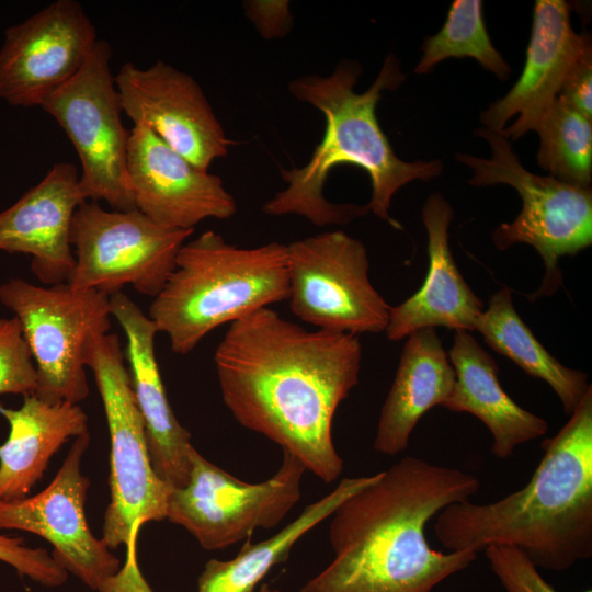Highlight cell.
Listing matches in <instances>:
<instances>
[{"instance_id": "6da1fadb", "label": "cell", "mask_w": 592, "mask_h": 592, "mask_svg": "<svg viewBox=\"0 0 592 592\" xmlns=\"http://www.w3.org/2000/svg\"><path fill=\"white\" fill-rule=\"evenodd\" d=\"M357 335L307 330L266 307L229 325L214 354L225 406L243 428L326 483L343 471L332 423L358 385Z\"/></svg>"}, {"instance_id": "7a4b0ae2", "label": "cell", "mask_w": 592, "mask_h": 592, "mask_svg": "<svg viewBox=\"0 0 592 592\" xmlns=\"http://www.w3.org/2000/svg\"><path fill=\"white\" fill-rule=\"evenodd\" d=\"M362 68L342 60L328 76L306 75L288 84L289 93L325 115L321 141L308 162L281 168L286 187L262 206L269 216L297 215L317 227L348 225L369 210L400 229L389 216L394 195L409 182L440 175V160L405 161L380 128L376 106L385 90L405 80L397 57L389 55L373 84L357 93Z\"/></svg>"}, {"instance_id": "3957f363", "label": "cell", "mask_w": 592, "mask_h": 592, "mask_svg": "<svg viewBox=\"0 0 592 592\" xmlns=\"http://www.w3.org/2000/svg\"><path fill=\"white\" fill-rule=\"evenodd\" d=\"M479 488L467 471L405 456L331 514L333 559L299 592H433L477 553L433 549L425 526Z\"/></svg>"}, {"instance_id": "277c9868", "label": "cell", "mask_w": 592, "mask_h": 592, "mask_svg": "<svg viewBox=\"0 0 592 592\" xmlns=\"http://www.w3.org/2000/svg\"><path fill=\"white\" fill-rule=\"evenodd\" d=\"M528 482L506 497L453 503L434 533L447 550H521L537 568L563 571L592 556V386L567 423L542 444Z\"/></svg>"}, {"instance_id": "5b68a950", "label": "cell", "mask_w": 592, "mask_h": 592, "mask_svg": "<svg viewBox=\"0 0 592 592\" xmlns=\"http://www.w3.org/2000/svg\"><path fill=\"white\" fill-rule=\"evenodd\" d=\"M288 297L286 244L239 248L207 230L186 241L148 317L185 355L214 329Z\"/></svg>"}, {"instance_id": "8992f818", "label": "cell", "mask_w": 592, "mask_h": 592, "mask_svg": "<svg viewBox=\"0 0 592 592\" xmlns=\"http://www.w3.org/2000/svg\"><path fill=\"white\" fill-rule=\"evenodd\" d=\"M83 360L94 375L111 439V500L104 514L102 539L111 550L126 546L127 559L121 573L128 581H140L135 551L138 532L145 523L167 519L172 490L152 468L117 335L92 333Z\"/></svg>"}, {"instance_id": "52a82bcc", "label": "cell", "mask_w": 592, "mask_h": 592, "mask_svg": "<svg viewBox=\"0 0 592 592\" xmlns=\"http://www.w3.org/2000/svg\"><path fill=\"white\" fill-rule=\"evenodd\" d=\"M475 134L487 140L491 156L455 155L473 171L468 182L475 186L508 184L523 203L513 221L493 230L492 241L499 250L516 243L535 248L543 259L545 275L538 289L528 297L535 300L551 296L562 283L560 258L574 255L592 243V190L526 170L509 139L498 132L481 127Z\"/></svg>"}, {"instance_id": "ba28073f", "label": "cell", "mask_w": 592, "mask_h": 592, "mask_svg": "<svg viewBox=\"0 0 592 592\" xmlns=\"http://www.w3.org/2000/svg\"><path fill=\"white\" fill-rule=\"evenodd\" d=\"M0 301L14 312L32 354L34 395L48 403H79L89 394L83 352L94 332L111 329L110 296L73 289L68 283L37 286L12 277L0 285Z\"/></svg>"}, {"instance_id": "9c48e42d", "label": "cell", "mask_w": 592, "mask_h": 592, "mask_svg": "<svg viewBox=\"0 0 592 592\" xmlns=\"http://www.w3.org/2000/svg\"><path fill=\"white\" fill-rule=\"evenodd\" d=\"M112 48L98 39L81 69L41 106L64 129L80 163L84 201H104L114 210L136 209L127 177L129 132L111 71Z\"/></svg>"}, {"instance_id": "30bf717a", "label": "cell", "mask_w": 592, "mask_h": 592, "mask_svg": "<svg viewBox=\"0 0 592 592\" xmlns=\"http://www.w3.org/2000/svg\"><path fill=\"white\" fill-rule=\"evenodd\" d=\"M193 231L162 227L138 209L106 210L99 202L83 201L72 218L75 267L67 283L109 296L130 285L155 298Z\"/></svg>"}, {"instance_id": "8fae6325", "label": "cell", "mask_w": 592, "mask_h": 592, "mask_svg": "<svg viewBox=\"0 0 592 592\" xmlns=\"http://www.w3.org/2000/svg\"><path fill=\"white\" fill-rule=\"evenodd\" d=\"M190 462L187 483L169 496L167 519L184 527L206 550L247 540L255 528L275 527L301 496L306 469L286 452L277 471L258 483L230 475L195 447Z\"/></svg>"}, {"instance_id": "7c38bea8", "label": "cell", "mask_w": 592, "mask_h": 592, "mask_svg": "<svg viewBox=\"0 0 592 592\" xmlns=\"http://www.w3.org/2000/svg\"><path fill=\"white\" fill-rule=\"evenodd\" d=\"M292 312L316 329L350 333L386 330L391 306L373 286L365 246L344 231L286 244Z\"/></svg>"}, {"instance_id": "4fadbf2b", "label": "cell", "mask_w": 592, "mask_h": 592, "mask_svg": "<svg viewBox=\"0 0 592 592\" xmlns=\"http://www.w3.org/2000/svg\"><path fill=\"white\" fill-rule=\"evenodd\" d=\"M89 432L75 439L52 482L35 496L0 502V530L33 533L53 545V558L88 588L116 592L122 567L104 540L96 538L86 517L90 485L81 460Z\"/></svg>"}, {"instance_id": "5bb4252c", "label": "cell", "mask_w": 592, "mask_h": 592, "mask_svg": "<svg viewBox=\"0 0 592 592\" xmlns=\"http://www.w3.org/2000/svg\"><path fill=\"white\" fill-rule=\"evenodd\" d=\"M96 42V29L76 0H56L9 26L0 47V99L42 106L81 69Z\"/></svg>"}, {"instance_id": "9a60e30c", "label": "cell", "mask_w": 592, "mask_h": 592, "mask_svg": "<svg viewBox=\"0 0 592 592\" xmlns=\"http://www.w3.org/2000/svg\"><path fill=\"white\" fill-rule=\"evenodd\" d=\"M123 112L134 124L150 128L197 168L228 153L231 141L201 86L163 61L143 69L125 62L115 76Z\"/></svg>"}, {"instance_id": "2e32d148", "label": "cell", "mask_w": 592, "mask_h": 592, "mask_svg": "<svg viewBox=\"0 0 592 592\" xmlns=\"http://www.w3.org/2000/svg\"><path fill=\"white\" fill-rule=\"evenodd\" d=\"M127 177L136 209L162 227L194 230L206 218L228 219L237 212L218 175L191 163L143 124L129 130Z\"/></svg>"}, {"instance_id": "e0dca14e", "label": "cell", "mask_w": 592, "mask_h": 592, "mask_svg": "<svg viewBox=\"0 0 592 592\" xmlns=\"http://www.w3.org/2000/svg\"><path fill=\"white\" fill-rule=\"evenodd\" d=\"M590 48V36L572 29L566 1H535L523 71L509 92L481 113L485 128L512 140L534 130L572 66Z\"/></svg>"}, {"instance_id": "ac0fdd59", "label": "cell", "mask_w": 592, "mask_h": 592, "mask_svg": "<svg viewBox=\"0 0 592 592\" xmlns=\"http://www.w3.org/2000/svg\"><path fill=\"white\" fill-rule=\"evenodd\" d=\"M83 201L75 164L56 162L38 184L0 213V250L31 255V270L43 285L67 283L75 267L71 224Z\"/></svg>"}, {"instance_id": "d6986e66", "label": "cell", "mask_w": 592, "mask_h": 592, "mask_svg": "<svg viewBox=\"0 0 592 592\" xmlns=\"http://www.w3.org/2000/svg\"><path fill=\"white\" fill-rule=\"evenodd\" d=\"M111 315L127 340L126 358L134 398L140 412L152 468L171 489L184 487L190 477V432L174 415L159 371L151 319L123 292L110 296Z\"/></svg>"}, {"instance_id": "ffe728a7", "label": "cell", "mask_w": 592, "mask_h": 592, "mask_svg": "<svg viewBox=\"0 0 592 592\" xmlns=\"http://www.w3.org/2000/svg\"><path fill=\"white\" fill-rule=\"evenodd\" d=\"M454 212L440 193L431 194L422 208L428 235L429 269L420 289L390 309L386 335L399 341L423 328L439 326L475 331L483 303L460 274L448 242Z\"/></svg>"}, {"instance_id": "44dd1931", "label": "cell", "mask_w": 592, "mask_h": 592, "mask_svg": "<svg viewBox=\"0 0 592 592\" xmlns=\"http://www.w3.org/2000/svg\"><path fill=\"white\" fill-rule=\"evenodd\" d=\"M448 357L455 385L442 407L478 418L491 433L496 457L506 459L517 446L547 433V422L520 407L502 388L496 361L470 332L455 331Z\"/></svg>"}, {"instance_id": "7402d4cb", "label": "cell", "mask_w": 592, "mask_h": 592, "mask_svg": "<svg viewBox=\"0 0 592 592\" xmlns=\"http://www.w3.org/2000/svg\"><path fill=\"white\" fill-rule=\"evenodd\" d=\"M454 385L455 372L435 328L409 334L380 410L374 449L387 456L403 452L423 414L442 407Z\"/></svg>"}, {"instance_id": "603a6c76", "label": "cell", "mask_w": 592, "mask_h": 592, "mask_svg": "<svg viewBox=\"0 0 592 592\" xmlns=\"http://www.w3.org/2000/svg\"><path fill=\"white\" fill-rule=\"evenodd\" d=\"M9 436L0 445V502L24 499L43 477L54 454L88 432V417L77 403H48L34 394L18 409L0 405Z\"/></svg>"}, {"instance_id": "cb8c5ba5", "label": "cell", "mask_w": 592, "mask_h": 592, "mask_svg": "<svg viewBox=\"0 0 592 592\" xmlns=\"http://www.w3.org/2000/svg\"><path fill=\"white\" fill-rule=\"evenodd\" d=\"M379 473L344 478L319 500L272 537L258 543L250 538L229 560H208L197 579V592H254L270 570L285 561L293 546L308 532L329 519L335 509L355 492L374 482Z\"/></svg>"}, {"instance_id": "d4e9b609", "label": "cell", "mask_w": 592, "mask_h": 592, "mask_svg": "<svg viewBox=\"0 0 592 592\" xmlns=\"http://www.w3.org/2000/svg\"><path fill=\"white\" fill-rule=\"evenodd\" d=\"M475 331L492 350L513 361L530 376L547 383L566 414L573 412L591 387L588 374L565 366L539 343L514 309L509 287L491 296Z\"/></svg>"}, {"instance_id": "484cf974", "label": "cell", "mask_w": 592, "mask_h": 592, "mask_svg": "<svg viewBox=\"0 0 592 592\" xmlns=\"http://www.w3.org/2000/svg\"><path fill=\"white\" fill-rule=\"evenodd\" d=\"M534 130L538 166L562 182L591 189L592 119L556 98Z\"/></svg>"}, {"instance_id": "4316f807", "label": "cell", "mask_w": 592, "mask_h": 592, "mask_svg": "<svg viewBox=\"0 0 592 592\" xmlns=\"http://www.w3.org/2000/svg\"><path fill=\"white\" fill-rule=\"evenodd\" d=\"M423 55L414 72L424 75L447 58L476 59L498 79L506 80L512 70L488 35L480 0H455L443 27L422 44Z\"/></svg>"}, {"instance_id": "83f0119b", "label": "cell", "mask_w": 592, "mask_h": 592, "mask_svg": "<svg viewBox=\"0 0 592 592\" xmlns=\"http://www.w3.org/2000/svg\"><path fill=\"white\" fill-rule=\"evenodd\" d=\"M35 364L18 318H0V395L35 392Z\"/></svg>"}, {"instance_id": "f1b7e54d", "label": "cell", "mask_w": 592, "mask_h": 592, "mask_svg": "<svg viewBox=\"0 0 592 592\" xmlns=\"http://www.w3.org/2000/svg\"><path fill=\"white\" fill-rule=\"evenodd\" d=\"M491 571L505 592H558L517 548L491 545L485 549ZM583 592H592L590 589Z\"/></svg>"}, {"instance_id": "f546056e", "label": "cell", "mask_w": 592, "mask_h": 592, "mask_svg": "<svg viewBox=\"0 0 592 592\" xmlns=\"http://www.w3.org/2000/svg\"><path fill=\"white\" fill-rule=\"evenodd\" d=\"M23 542L21 537L0 535V561L43 587L62 585L68 572L44 548H30Z\"/></svg>"}, {"instance_id": "4dcf8cb0", "label": "cell", "mask_w": 592, "mask_h": 592, "mask_svg": "<svg viewBox=\"0 0 592 592\" xmlns=\"http://www.w3.org/2000/svg\"><path fill=\"white\" fill-rule=\"evenodd\" d=\"M243 8L246 15L265 39L283 38L292 27L289 1H244Z\"/></svg>"}, {"instance_id": "1f68e13d", "label": "cell", "mask_w": 592, "mask_h": 592, "mask_svg": "<svg viewBox=\"0 0 592 592\" xmlns=\"http://www.w3.org/2000/svg\"><path fill=\"white\" fill-rule=\"evenodd\" d=\"M557 98L592 119V48L572 66Z\"/></svg>"}, {"instance_id": "d6a6232c", "label": "cell", "mask_w": 592, "mask_h": 592, "mask_svg": "<svg viewBox=\"0 0 592 592\" xmlns=\"http://www.w3.org/2000/svg\"><path fill=\"white\" fill-rule=\"evenodd\" d=\"M259 592H281V591L277 589H272L267 584L264 583L261 585Z\"/></svg>"}]
</instances>
